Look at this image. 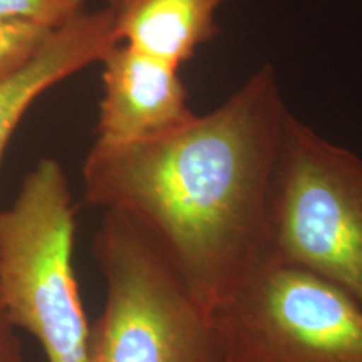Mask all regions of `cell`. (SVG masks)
<instances>
[{
    "mask_svg": "<svg viewBox=\"0 0 362 362\" xmlns=\"http://www.w3.org/2000/svg\"><path fill=\"white\" fill-rule=\"evenodd\" d=\"M93 259L104 305L89 327V362H233L218 312L194 296L138 218L104 210Z\"/></svg>",
    "mask_w": 362,
    "mask_h": 362,
    "instance_id": "7a4b0ae2",
    "label": "cell"
},
{
    "mask_svg": "<svg viewBox=\"0 0 362 362\" xmlns=\"http://www.w3.org/2000/svg\"><path fill=\"white\" fill-rule=\"evenodd\" d=\"M291 110L264 64L206 115L166 133L96 139L84 158V202L146 225L194 296L218 310L270 260L269 200Z\"/></svg>",
    "mask_w": 362,
    "mask_h": 362,
    "instance_id": "6da1fadb",
    "label": "cell"
},
{
    "mask_svg": "<svg viewBox=\"0 0 362 362\" xmlns=\"http://www.w3.org/2000/svg\"><path fill=\"white\" fill-rule=\"evenodd\" d=\"M216 312L233 362H362V307L297 267L267 260Z\"/></svg>",
    "mask_w": 362,
    "mask_h": 362,
    "instance_id": "5b68a950",
    "label": "cell"
},
{
    "mask_svg": "<svg viewBox=\"0 0 362 362\" xmlns=\"http://www.w3.org/2000/svg\"><path fill=\"white\" fill-rule=\"evenodd\" d=\"M76 206L54 158H40L0 210V298L47 362H89V327L74 270Z\"/></svg>",
    "mask_w": 362,
    "mask_h": 362,
    "instance_id": "3957f363",
    "label": "cell"
},
{
    "mask_svg": "<svg viewBox=\"0 0 362 362\" xmlns=\"http://www.w3.org/2000/svg\"><path fill=\"white\" fill-rule=\"evenodd\" d=\"M96 139L133 141L188 123L197 115L180 67L116 44L103 61Z\"/></svg>",
    "mask_w": 362,
    "mask_h": 362,
    "instance_id": "8992f818",
    "label": "cell"
},
{
    "mask_svg": "<svg viewBox=\"0 0 362 362\" xmlns=\"http://www.w3.org/2000/svg\"><path fill=\"white\" fill-rule=\"evenodd\" d=\"M226 0H117L119 44L180 67L220 34L216 13Z\"/></svg>",
    "mask_w": 362,
    "mask_h": 362,
    "instance_id": "ba28073f",
    "label": "cell"
},
{
    "mask_svg": "<svg viewBox=\"0 0 362 362\" xmlns=\"http://www.w3.org/2000/svg\"><path fill=\"white\" fill-rule=\"evenodd\" d=\"M0 362H24V344L0 298Z\"/></svg>",
    "mask_w": 362,
    "mask_h": 362,
    "instance_id": "8fae6325",
    "label": "cell"
},
{
    "mask_svg": "<svg viewBox=\"0 0 362 362\" xmlns=\"http://www.w3.org/2000/svg\"><path fill=\"white\" fill-rule=\"evenodd\" d=\"M83 8L84 0H0V19L30 21L56 29Z\"/></svg>",
    "mask_w": 362,
    "mask_h": 362,
    "instance_id": "30bf717a",
    "label": "cell"
},
{
    "mask_svg": "<svg viewBox=\"0 0 362 362\" xmlns=\"http://www.w3.org/2000/svg\"><path fill=\"white\" fill-rule=\"evenodd\" d=\"M52 30L37 22L0 19V81L29 64Z\"/></svg>",
    "mask_w": 362,
    "mask_h": 362,
    "instance_id": "9c48e42d",
    "label": "cell"
},
{
    "mask_svg": "<svg viewBox=\"0 0 362 362\" xmlns=\"http://www.w3.org/2000/svg\"><path fill=\"white\" fill-rule=\"evenodd\" d=\"M119 44L112 6L88 11L56 27L29 64L0 81V170L17 126L40 96Z\"/></svg>",
    "mask_w": 362,
    "mask_h": 362,
    "instance_id": "52a82bcc",
    "label": "cell"
},
{
    "mask_svg": "<svg viewBox=\"0 0 362 362\" xmlns=\"http://www.w3.org/2000/svg\"><path fill=\"white\" fill-rule=\"evenodd\" d=\"M269 253L362 307V158L293 112L272 178Z\"/></svg>",
    "mask_w": 362,
    "mask_h": 362,
    "instance_id": "277c9868",
    "label": "cell"
},
{
    "mask_svg": "<svg viewBox=\"0 0 362 362\" xmlns=\"http://www.w3.org/2000/svg\"><path fill=\"white\" fill-rule=\"evenodd\" d=\"M103 2H104V6H115L117 0H103Z\"/></svg>",
    "mask_w": 362,
    "mask_h": 362,
    "instance_id": "7c38bea8",
    "label": "cell"
}]
</instances>
